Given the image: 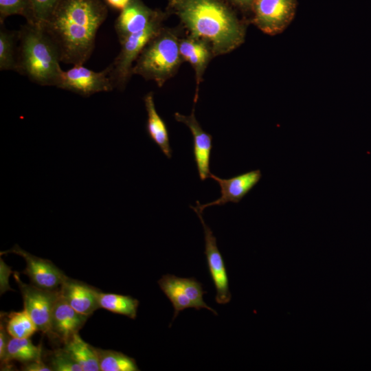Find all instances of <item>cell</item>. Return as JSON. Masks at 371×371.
<instances>
[{"label": "cell", "instance_id": "cell-1", "mask_svg": "<svg viewBox=\"0 0 371 371\" xmlns=\"http://www.w3.org/2000/svg\"><path fill=\"white\" fill-rule=\"evenodd\" d=\"M107 16L103 0H60L41 24L56 47L60 62L83 65L94 49L98 30Z\"/></svg>", "mask_w": 371, "mask_h": 371}, {"label": "cell", "instance_id": "cell-2", "mask_svg": "<svg viewBox=\"0 0 371 371\" xmlns=\"http://www.w3.org/2000/svg\"><path fill=\"white\" fill-rule=\"evenodd\" d=\"M166 12L178 17L186 34L209 43L215 56L232 52L245 41L249 23L225 0H169Z\"/></svg>", "mask_w": 371, "mask_h": 371}, {"label": "cell", "instance_id": "cell-3", "mask_svg": "<svg viewBox=\"0 0 371 371\" xmlns=\"http://www.w3.org/2000/svg\"><path fill=\"white\" fill-rule=\"evenodd\" d=\"M54 43L41 23H25L19 30L16 72L41 86L58 85L63 69Z\"/></svg>", "mask_w": 371, "mask_h": 371}, {"label": "cell", "instance_id": "cell-4", "mask_svg": "<svg viewBox=\"0 0 371 371\" xmlns=\"http://www.w3.org/2000/svg\"><path fill=\"white\" fill-rule=\"evenodd\" d=\"M185 34L179 25L164 26L144 47L133 65L132 74L146 80L154 81L161 87L177 73L184 62L179 51V41Z\"/></svg>", "mask_w": 371, "mask_h": 371}, {"label": "cell", "instance_id": "cell-5", "mask_svg": "<svg viewBox=\"0 0 371 371\" xmlns=\"http://www.w3.org/2000/svg\"><path fill=\"white\" fill-rule=\"evenodd\" d=\"M168 14L164 12L145 29L129 35L120 43L119 54L108 66L109 77L114 89L124 90L133 75V63L148 42L164 26V21Z\"/></svg>", "mask_w": 371, "mask_h": 371}, {"label": "cell", "instance_id": "cell-6", "mask_svg": "<svg viewBox=\"0 0 371 371\" xmlns=\"http://www.w3.org/2000/svg\"><path fill=\"white\" fill-rule=\"evenodd\" d=\"M297 0H254L249 23L273 36L282 32L293 20Z\"/></svg>", "mask_w": 371, "mask_h": 371}, {"label": "cell", "instance_id": "cell-7", "mask_svg": "<svg viewBox=\"0 0 371 371\" xmlns=\"http://www.w3.org/2000/svg\"><path fill=\"white\" fill-rule=\"evenodd\" d=\"M13 273L23 297L24 309L33 320L37 330L51 336V315L59 290H45L32 284L24 283L17 272Z\"/></svg>", "mask_w": 371, "mask_h": 371}, {"label": "cell", "instance_id": "cell-8", "mask_svg": "<svg viewBox=\"0 0 371 371\" xmlns=\"http://www.w3.org/2000/svg\"><path fill=\"white\" fill-rule=\"evenodd\" d=\"M58 88L72 91L84 97L99 92H108L114 87L107 67L96 72L83 65H76L67 71H63Z\"/></svg>", "mask_w": 371, "mask_h": 371}, {"label": "cell", "instance_id": "cell-9", "mask_svg": "<svg viewBox=\"0 0 371 371\" xmlns=\"http://www.w3.org/2000/svg\"><path fill=\"white\" fill-rule=\"evenodd\" d=\"M12 253L21 256L26 262L23 273L34 286L50 291L59 290L67 276L49 260L33 256L15 245L10 250L1 254Z\"/></svg>", "mask_w": 371, "mask_h": 371}, {"label": "cell", "instance_id": "cell-10", "mask_svg": "<svg viewBox=\"0 0 371 371\" xmlns=\"http://www.w3.org/2000/svg\"><path fill=\"white\" fill-rule=\"evenodd\" d=\"M199 216L204 231L205 254L211 278L216 288L215 300L218 304H225L230 302L232 295L229 289V280L222 255L219 251L216 238L212 231L205 223L202 213L195 212Z\"/></svg>", "mask_w": 371, "mask_h": 371}, {"label": "cell", "instance_id": "cell-11", "mask_svg": "<svg viewBox=\"0 0 371 371\" xmlns=\"http://www.w3.org/2000/svg\"><path fill=\"white\" fill-rule=\"evenodd\" d=\"M261 177L262 173L259 169L229 179H222L211 174L210 178L216 181L221 188V196L214 201L202 205L197 201L196 206L191 205L190 207L194 212L202 213L205 208L210 206L223 205L229 202L238 203L254 188Z\"/></svg>", "mask_w": 371, "mask_h": 371}, {"label": "cell", "instance_id": "cell-12", "mask_svg": "<svg viewBox=\"0 0 371 371\" xmlns=\"http://www.w3.org/2000/svg\"><path fill=\"white\" fill-rule=\"evenodd\" d=\"M194 103L189 115L178 112L174 114L175 119L186 125L193 137V155L199 176L201 181L210 177V162L212 149V136L201 126L194 115Z\"/></svg>", "mask_w": 371, "mask_h": 371}, {"label": "cell", "instance_id": "cell-13", "mask_svg": "<svg viewBox=\"0 0 371 371\" xmlns=\"http://www.w3.org/2000/svg\"><path fill=\"white\" fill-rule=\"evenodd\" d=\"M179 51L184 62L192 66L195 75V93L194 103H196L199 98L200 84L210 62L215 55L213 49L206 41L192 35L184 34L179 41Z\"/></svg>", "mask_w": 371, "mask_h": 371}, {"label": "cell", "instance_id": "cell-14", "mask_svg": "<svg viewBox=\"0 0 371 371\" xmlns=\"http://www.w3.org/2000/svg\"><path fill=\"white\" fill-rule=\"evenodd\" d=\"M163 12L150 8L142 0H131L115 21L114 27L120 43L129 35L145 29Z\"/></svg>", "mask_w": 371, "mask_h": 371}, {"label": "cell", "instance_id": "cell-15", "mask_svg": "<svg viewBox=\"0 0 371 371\" xmlns=\"http://www.w3.org/2000/svg\"><path fill=\"white\" fill-rule=\"evenodd\" d=\"M88 318L89 316L73 308L59 292L51 315V337H56L65 344L72 336L78 333Z\"/></svg>", "mask_w": 371, "mask_h": 371}, {"label": "cell", "instance_id": "cell-16", "mask_svg": "<svg viewBox=\"0 0 371 371\" xmlns=\"http://www.w3.org/2000/svg\"><path fill=\"white\" fill-rule=\"evenodd\" d=\"M99 291L91 285L69 277L59 289L60 295L73 308L89 317L100 308Z\"/></svg>", "mask_w": 371, "mask_h": 371}, {"label": "cell", "instance_id": "cell-17", "mask_svg": "<svg viewBox=\"0 0 371 371\" xmlns=\"http://www.w3.org/2000/svg\"><path fill=\"white\" fill-rule=\"evenodd\" d=\"M147 112L146 130L150 139L161 149L168 158L172 157V149L170 145L169 133L164 120L157 113L153 92L148 93L144 98Z\"/></svg>", "mask_w": 371, "mask_h": 371}, {"label": "cell", "instance_id": "cell-18", "mask_svg": "<svg viewBox=\"0 0 371 371\" xmlns=\"http://www.w3.org/2000/svg\"><path fill=\"white\" fill-rule=\"evenodd\" d=\"M157 283L173 306L175 312L172 321L181 311L186 308H194L182 278L166 274L163 276L157 281Z\"/></svg>", "mask_w": 371, "mask_h": 371}, {"label": "cell", "instance_id": "cell-19", "mask_svg": "<svg viewBox=\"0 0 371 371\" xmlns=\"http://www.w3.org/2000/svg\"><path fill=\"white\" fill-rule=\"evenodd\" d=\"M63 345V348L82 367L83 371H100L96 348L85 342L78 333Z\"/></svg>", "mask_w": 371, "mask_h": 371}, {"label": "cell", "instance_id": "cell-20", "mask_svg": "<svg viewBox=\"0 0 371 371\" xmlns=\"http://www.w3.org/2000/svg\"><path fill=\"white\" fill-rule=\"evenodd\" d=\"M42 349L35 346L29 338H15L10 337L2 363H8L12 360L23 363L41 359Z\"/></svg>", "mask_w": 371, "mask_h": 371}, {"label": "cell", "instance_id": "cell-21", "mask_svg": "<svg viewBox=\"0 0 371 371\" xmlns=\"http://www.w3.org/2000/svg\"><path fill=\"white\" fill-rule=\"evenodd\" d=\"M98 303L100 308L135 319L139 302L129 295L103 293L100 291Z\"/></svg>", "mask_w": 371, "mask_h": 371}, {"label": "cell", "instance_id": "cell-22", "mask_svg": "<svg viewBox=\"0 0 371 371\" xmlns=\"http://www.w3.org/2000/svg\"><path fill=\"white\" fill-rule=\"evenodd\" d=\"M19 30H7L0 23V70H16Z\"/></svg>", "mask_w": 371, "mask_h": 371}, {"label": "cell", "instance_id": "cell-23", "mask_svg": "<svg viewBox=\"0 0 371 371\" xmlns=\"http://www.w3.org/2000/svg\"><path fill=\"white\" fill-rule=\"evenodd\" d=\"M100 371H139L136 361L126 355L112 350L97 348Z\"/></svg>", "mask_w": 371, "mask_h": 371}, {"label": "cell", "instance_id": "cell-24", "mask_svg": "<svg viewBox=\"0 0 371 371\" xmlns=\"http://www.w3.org/2000/svg\"><path fill=\"white\" fill-rule=\"evenodd\" d=\"M5 330L10 337L15 338H29L37 328L27 311L11 312L7 315Z\"/></svg>", "mask_w": 371, "mask_h": 371}, {"label": "cell", "instance_id": "cell-25", "mask_svg": "<svg viewBox=\"0 0 371 371\" xmlns=\"http://www.w3.org/2000/svg\"><path fill=\"white\" fill-rule=\"evenodd\" d=\"M12 15H20L29 23H38L32 0H0V23Z\"/></svg>", "mask_w": 371, "mask_h": 371}, {"label": "cell", "instance_id": "cell-26", "mask_svg": "<svg viewBox=\"0 0 371 371\" xmlns=\"http://www.w3.org/2000/svg\"><path fill=\"white\" fill-rule=\"evenodd\" d=\"M48 366L52 371H83L82 367L63 348L52 352Z\"/></svg>", "mask_w": 371, "mask_h": 371}, {"label": "cell", "instance_id": "cell-27", "mask_svg": "<svg viewBox=\"0 0 371 371\" xmlns=\"http://www.w3.org/2000/svg\"><path fill=\"white\" fill-rule=\"evenodd\" d=\"M60 0H32L38 23L46 21Z\"/></svg>", "mask_w": 371, "mask_h": 371}, {"label": "cell", "instance_id": "cell-28", "mask_svg": "<svg viewBox=\"0 0 371 371\" xmlns=\"http://www.w3.org/2000/svg\"><path fill=\"white\" fill-rule=\"evenodd\" d=\"M229 3L235 10H239L243 15V19L248 23V16L249 19L251 14V7L254 0H225Z\"/></svg>", "mask_w": 371, "mask_h": 371}, {"label": "cell", "instance_id": "cell-29", "mask_svg": "<svg viewBox=\"0 0 371 371\" xmlns=\"http://www.w3.org/2000/svg\"><path fill=\"white\" fill-rule=\"evenodd\" d=\"M21 370L23 371H52L49 366L41 359L23 363Z\"/></svg>", "mask_w": 371, "mask_h": 371}, {"label": "cell", "instance_id": "cell-30", "mask_svg": "<svg viewBox=\"0 0 371 371\" xmlns=\"http://www.w3.org/2000/svg\"><path fill=\"white\" fill-rule=\"evenodd\" d=\"M10 335L7 333L5 326L2 322H1L0 325V359L1 361L3 359L7 344L8 342V340L10 339Z\"/></svg>", "mask_w": 371, "mask_h": 371}, {"label": "cell", "instance_id": "cell-31", "mask_svg": "<svg viewBox=\"0 0 371 371\" xmlns=\"http://www.w3.org/2000/svg\"><path fill=\"white\" fill-rule=\"evenodd\" d=\"M107 7L113 10L122 11L131 2V0H103Z\"/></svg>", "mask_w": 371, "mask_h": 371}]
</instances>
